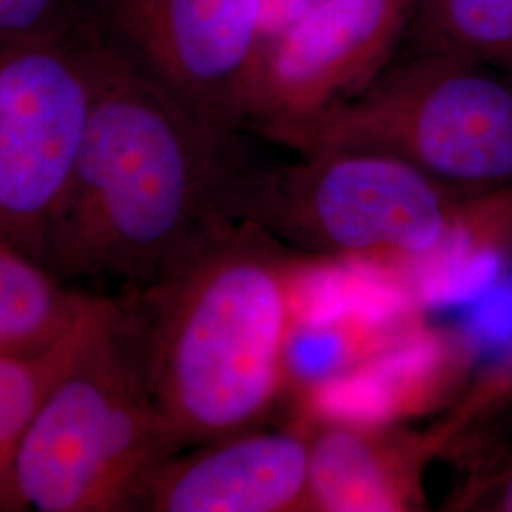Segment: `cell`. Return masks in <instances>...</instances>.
<instances>
[{
    "label": "cell",
    "mask_w": 512,
    "mask_h": 512,
    "mask_svg": "<svg viewBox=\"0 0 512 512\" xmlns=\"http://www.w3.org/2000/svg\"><path fill=\"white\" fill-rule=\"evenodd\" d=\"M494 505L497 511L512 512V471L495 490Z\"/></svg>",
    "instance_id": "obj_16"
},
{
    "label": "cell",
    "mask_w": 512,
    "mask_h": 512,
    "mask_svg": "<svg viewBox=\"0 0 512 512\" xmlns=\"http://www.w3.org/2000/svg\"><path fill=\"white\" fill-rule=\"evenodd\" d=\"M177 452L118 298L103 294L21 442V501L38 512L133 511L147 476Z\"/></svg>",
    "instance_id": "obj_3"
},
{
    "label": "cell",
    "mask_w": 512,
    "mask_h": 512,
    "mask_svg": "<svg viewBox=\"0 0 512 512\" xmlns=\"http://www.w3.org/2000/svg\"><path fill=\"white\" fill-rule=\"evenodd\" d=\"M99 296L0 247V355L55 348L80 327Z\"/></svg>",
    "instance_id": "obj_11"
},
{
    "label": "cell",
    "mask_w": 512,
    "mask_h": 512,
    "mask_svg": "<svg viewBox=\"0 0 512 512\" xmlns=\"http://www.w3.org/2000/svg\"><path fill=\"white\" fill-rule=\"evenodd\" d=\"M412 494L397 446L382 435L334 421L311 437L306 509L406 511L412 507Z\"/></svg>",
    "instance_id": "obj_10"
},
{
    "label": "cell",
    "mask_w": 512,
    "mask_h": 512,
    "mask_svg": "<svg viewBox=\"0 0 512 512\" xmlns=\"http://www.w3.org/2000/svg\"><path fill=\"white\" fill-rule=\"evenodd\" d=\"M80 0H0V44L67 33L78 23Z\"/></svg>",
    "instance_id": "obj_14"
},
{
    "label": "cell",
    "mask_w": 512,
    "mask_h": 512,
    "mask_svg": "<svg viewBox=\"0 0 512 512\" xmlns=\"http://www.w3.org/2000/svg\"><path fill=\"white\" fill-rule=\"evenodd\" d=\"M249 173L239 220L323 255L420 260L492 224L505 196L463 200L414 165L368 150H317Z\"/></svg>",
    "instance_id": "obj_5"
},
{
    "label": "cell",
    "mask_w": 512,
    "mask_h": 512,
    "mask_svg": "<svg viewBox=\"0 0 512 512\" xmlns=\"http://www.w3.org/2000/svg\"><path fill=\"white\" fill-rule=\"evenodd\" d=\"M92 97V46L78 25L0 44V247L42 264Z\"/></svg>",
    "instance_id": "obj_6"
},
{
    "label": "cell",
    "mask_w": 512,
    "mask_h": 512,
    "mask_svg": "<svg viewBox=\"0 0 512 512\" xmlns=\"http://www.w3.org/2000/svg\"><path fill=\"white\" fill-rule=\"evenodd\" d=\"M315 0H264V31L266 37L287 25ZM264 37V40H266Z\"/></svg>",
    "instance_id": "obj_15"
},
{
    "label": "cell",
    "mask_w": 512,
    "mask_h": 512,
    "mask_svg": "<svg viewBox=\"0 0 512 512\" xmlns=\"http://www.w3.org/2000/svg\"><path fill=\"white\" fill-rule=\"evenodd\" d=\"M310 439L241 431L184 448L143 482L133 511L281 512L306 509Z\"/></svg>",
    "instance_id": "obj_9"
},
{
    "label": "cell",
    "mask_w": 512,
    "mask_h": 512,
    "mask_svg": "<svg viewBox=\"0 0 512 512\" xmlns=\"http://www.w3.org/2000/svg\"><path fill=\"white\" fill-rule=\"evenodd\" d=\"M78 25L207 124L249 129L264 0H80Z\"/></svg>",
    "instance_id": "obj_7"
},
{
    "label": "cell",
    "mask_w": 512,
    "mask_h": 512,
    "mask_svg": "<svg viewBox=\"0 0 512 512\" xmlns=\"http://www.w3.org/2000/svg\"><path fill=\"white\" fill-rule=\"evenodd\" d=\"M404 44L512 73V0H418Z\"/></svg>",
    "instance_id": "obj_13"
},
{
    "label": "cell",
    "mask_w": 512,
    "mask_h": 512,
    "mask_svg": "<svg viewBox=\"0 0 512 512\" xmlns=\"http://www.w3.org/2000/svg\"><path fill=\"white\" fill-rule=\"evenodd\" d=\"M418 0H315L268 35L256 63L249 129L266 137L361 92L397 57Z\"/></svg>",
    "instance_id": "obj_8"
},
{
    "label": "cell",
    "mask_w": 512,
    "mask_h": 512,
    "mask_svg": "<svg viewBox=\"0 0 512 512\" xmlns=\"http://www.w3.org/2000/svg\"><path fill=\"white\" fill-rule=\"evenodd\" d=\"M101 300L103 294L80 327L55 348L38 353L0 355V512L27 511L18 490L21 442L38 404L73 359Z\"/></svg>",
    "instance_id": "obj_12"
},
{
    "label": "cell",
    "mask_w": 512,
    "mask_h": 512,
    "mask_svg": "<svg viewBox=\"0 0 512 512\" xmlns=\"http://www.w3.org/2000/svg\"><path fill=\"white\" fill-rule=\"evenodd\" d=\"M82 31L92 107L42 264L67 283H114L122 293L162 279L239 222L253 165L243 135L207 124Z\"/></svg>",
    "instance_id": "obj_1"
},
{
    "label": "cell",
    "mask_w": 512,
    "mask_h": 512,
    "mask_svg": "<svg viewBox=\"0 0 512 512\" xmlns=\"http://www.w3.org/2000/svg\"><path fill=\"white\" fill-rule=\"evenodd\" d=\"M266 139L298 154H387L463 200L509 192L512 73L463 55L408 50L361 92Z\"/></svg>",
    "instance_id": "obj_4"
},
{
    "label": "cell",
    "mask_w": 512,
    "mask_h": 512,
    "mask_svg": "<svg viewBox=\"0 0 512 512\" xmlns=\"http://www.w3.org/2000/svg\"><path fill=\"white\" fill-rule=\"evenodd\" d=\"M306 266L239 220L162 279L116 294L179 448L256 427L285 385Z\"/></svg>",
    "instance_id": "obj_2"
}]
</instances>
